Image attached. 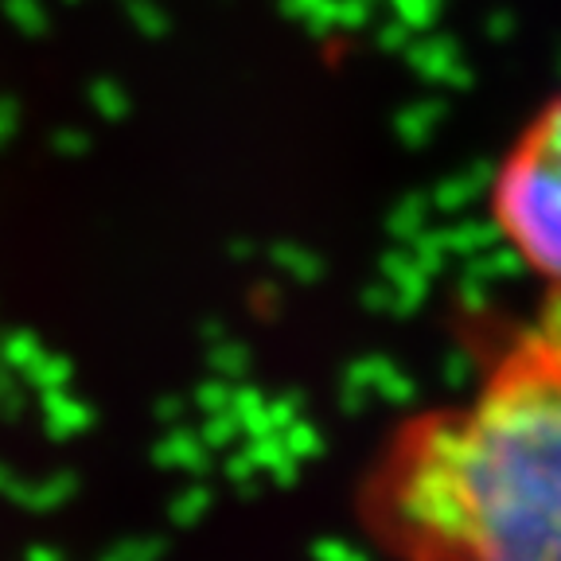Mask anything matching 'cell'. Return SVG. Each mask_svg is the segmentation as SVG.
<instances>
[{
	"label": "cell",
	"mask_w": 561,
	"mask_h": 561,
	"mask_svg": "<svg viewBox=\"0 0 561 561\" xmlns=\"http://www.w3.org/2000/svg\"><path fill=\"white\" fill-rule=\"evenodd\" d=\"M480 375L386 433L359 483L394 561H561V320L480 335Z\"/></svg>",
	"instance_id": "6da1fadb"
},
{
	"label": "cell",
	"mask_w": 561,
	"mask_h": 561,
	"mask_svg": "<svg viewBox=\"0 0 561 561\" xmlns=\"http://www.w3.org/2000/svg\"><path fill=\"white\" fill-rule=\"evenodd\" d=\"M488 215L511 254L561 300V94L515 133L488 184Z\"/></svg>",
	"instance_id": "7a4b0ae2"
}]
</instances>
